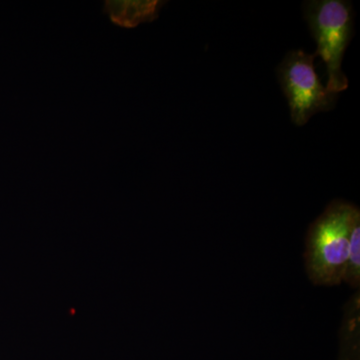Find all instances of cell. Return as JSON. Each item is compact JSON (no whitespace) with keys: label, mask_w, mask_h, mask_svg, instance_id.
Here are the masks:
<instances>
[{"label":"cell","mask_w":360,"mask_h":360,"mask_svg":"<svg viewBox=\"0 0 360 360\" xmlns=\"http://www.w3.org/2000/svg\"><path fill=\"white\" fill-rule=\"evenodd\" d=\"M305 20L317 44L328 70L326 89L338 94L348 87L342 71V59L354 32V13L350 2L343 0H317L303 4Z\"/></svg>","instance_id":"7a4b0ae2"},{"label":"cell","mask_w":360,"mask_h":360,"mask_svg":"<svg viewBox=\"0 0 360 360\" xmlns=\"http://www.w3.org/2000/svg\"><path fill=\"white\" fill-rule=\"evenodd\" d=\"M343 281L359 290L360 285V214L355 217L350 231L348 259Z\"/></svg>","instance_id":"5b68a950"},{"label":"cell","mask_w":360,"mask_h":360,"mask_svg":"<svg viewBox=\"0 0 360 360\" xmlns=\"http://www.w3.org/2000/svg\"><path fill=\"white\" fill-rule=\"evenodd\" d=\"M165 4L160 0H105L103 13L113 25L131 30L155 20Z\"/></svg>","instance_id":"277c9868"},{"label":"cell","mask_w":360,"mask_h":360,"mask_svg":"<svg viewBox=\"0 0 360 360\" xmlns=\"http://www.w3.org/2000/svg\"><path fill=\"white\" fill-rule=\"evenodd\" d=\"M315 56L302 49L290 51L277 68L291 120L297 127H303L315 113L333 110L338 99V94L321 84L314 68Z\"/></svg>","instance_id":"3957f363"},{"label":"cell","mask_w":360,"mask_h":360,"mask_svg":"<svg viewBox=\"0 0 360 360\" xmlns=\"http://www.w3.org/2000/svg\"><path fill=\"white\" fill-rule=\"evenodd\" d=\"M360 214L352 203L333 200L310 224L305 239V269L315 285L335 286L343 281L352 222Z\"/></svg>","instance_id":"6da1fadb"}]
</instances>
